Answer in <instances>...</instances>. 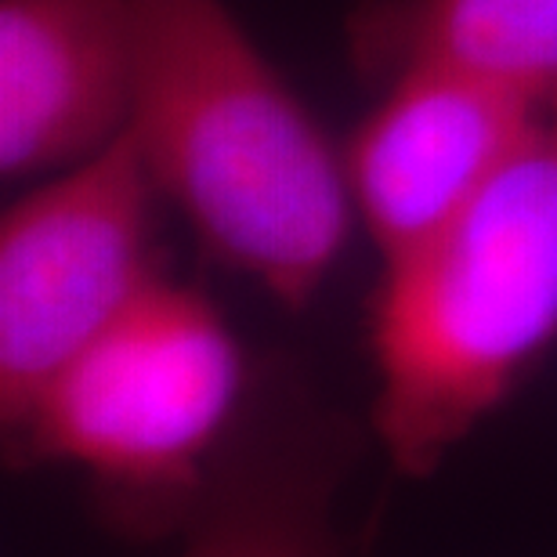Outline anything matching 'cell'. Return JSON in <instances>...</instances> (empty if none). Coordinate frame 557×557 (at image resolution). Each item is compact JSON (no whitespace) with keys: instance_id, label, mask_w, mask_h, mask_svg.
I'll return each instance as SVG.
<instances>
[{"instance_id":"1","label":"cell","mask_w":557,"mask_h":557,"mask_svg":"<svg viewBox=\"0 0 557 557\" xmlns=\"http://www.w3.org/2000/svg\"><path fill=\"white\" fill-rule=\"evenodd\" d=\"M131 131L163 203L228 272L308 308L351 236L344 156L225 0H131Z\"/></svg>"},{"instance_id":"2","label":"cell","mask_w":557,"mask_h":557,"mask_svg":"<svg viewBox=\"0 0 557 557\" xmlns=\"http://www.w3.org/2000/svg\"><path fill=\"white\" fill-rule=\"evenodd\" d=\"M557 344V91L515 156L428 243L381 264L370 423L431 478Z\"/></svg>"},{"instance_id":"3","label":"cell","mask_w":557,"mask_h":557,"mask_svg":"<svg viewBox=\"0 0 557 557\" xmlns=\"http://www.w3.org/2000/svg\"><path fill=\"white\" fill-rule=\"evenodd\" d=\"M247 384L221 308L160 275L4 431L8 460L76 467L131 515L185 521L239 428Z\"/></svg>"},{"instance_id":"4","label":"cell","mask_w":557,"mask_h":557,"mask_svg":"<svg viewBox=\"0 0 557 557\" xmlns=\"http://www.w3.org/2000/svg\"><path fill=\"white\" fill-rule=\"evenodd\" d=\"M163 203L135 131L15 199L0 221V423L40 392L160 278Z\"/></svg>"},{"instance_id":"5","label":"cell","mask_w":557,"mask_h":557,"mask_svg":"<svg viewBox=\"0 0 557 557\" xmlns=\"http://www.w3.org/2000/svg\"><path fill=\"white\" fill-rule=\"evenodd\" d=\"M543 98L456 70H409L384 84L341 149L355 218L381 264L428 243L482 193L525 141Z\"/></svg>"},{"instance_id":"6","label":"cell","mask_w":557,"mask_h":557,"mask_svg":"<svg viewBox=\"0 0 557 557\" xmlns=\"http://www.w3.org/2000/svg\"><path fill=\"white\" fill-rule=\"evenodd\" d=\"M131 0H0V177H54L135 120Z\"/></svg>"},{"instance_id":"7","label":"cell","mask_w":557,"mask_h":557,"mask_svg":"<svg viewBox=\"0 0 557 557\" xmlns=\"http://www.w3.org/2000/svg\"><path fill=\"white\" fill-rule=\"evenodd\" d=\"M341 478L344 456L333 438L232 434L174 557H348L337 521Z\"/></svg>"},{"instance_id":"8","label":"cell","mask_w":557,"mask_h":557,"mask_svg":"<svg viewBox=\"0 0 557 557\" xmlns=\"http://www.w3.org/2000/svg\"><path fill=\"white\" fill-rule=\"evenodd\" d=\"M348 59L370 84L456 70L515 91H557V0H359Z\"/></svg>"}]
</instances>
